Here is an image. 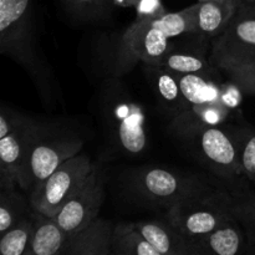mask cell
I'll return each instance as SVG.
<instances>
[{
  "instance_id": "cell-1",
  "label": "cell",
  "mask_w": 255,
  "mask_h": 255,
  "mask_svg": "<svg viewBox=\"0 0 255 255\" xmlns=\"http://www.w3.org/2000/svg\"><path fill=\"white\" fill-rule=\"evenodd\" d=\"M171 128L214 174L224 179H236L242 176L238 146L233 132L222 126L204 124L189 111L172 117Z\"/></svg>"
},
{
  "instance_id": "cell-2",
  "label": "cell",
  "mask_w": 255,
  "mask_h": 255,
  "mask_svg": "<svg viewBox=\"0 0 255 255\" xmlns=\"http://www.w3.org/2000/svg\"><path fill=\"white\" fill-rule=\"evenodd\" d=\"M125 181L136 196L154 206L167 209L178 202L214 188V184L193 174L181 173L159 167L134 168L126 173Z\"/></svg>"
},
{
  "instance_id": "cell-3",
  "label": "cell",
  "mask_w": 255,
  "mask_h": 255,
  "mask_svg": "<svg viewBox=\"0 0 255 255\" xmlns=\"http://www.w3.org/2000/svg\"><path fill=\"white\" fill-rule=\"evenodd\" d=\"M233 214L231 192L214 187L169 207L167 221L189 242H194L216 231Z\"/></svg>"
},
{
  "instance_id": "cell-4",
  "label": "cell",
  "mask_w": 255,
  "mask_h": 255,
  "mask_svg": "<svg viewBox=\"0 0 255 255\" xmlns=\"http://www.w3.org/2000/svg\"><path fill=\"white\" fill-rule=\"evenodd\" d=\"M82 144L80 137L51 136L46 127H42L27 151L17 186L29 196L64 162L80 153Z\"/></svg>"
},
{
  "instance_id": "cell-5",
  "label": "cell",
  "mask_w": 255,
  "mask_h": 255,
  "mask_svg": "<svg viewBox=\"0 0 255 255\" xmlns=\"http://www.w3.org/2000/svg\"><path fill=\"white\" fill-rule=\"evenodd\" d=\"M95 166L92 159L81 152L67 159L29 194L32 208L42 216L55 218L87 181Z\"/></svg>"
},
{
  "instance_id": "cell-6",
  "label": "cell",
  "mask_w": 255,
  "mask_h": 255,
  "mask_svg": "<svg viewBox=\"0 0 255 255\" xmlns=\"http://www.w3.org/2000/svg\"><path fill=\"white\" fill-rule=\"evenodd\" d=\"M32 0H0V52L32 72Z\"/></svg>"
},
{
  "instance_id": "cell-7",
  "label": "cell",
  "mask_w": 255,
  "mask_h": 255,
  "mask_svg": "<svg viewBox=\"0 0 255 255\" xmlns=\"http://www.w3.org/2000/svg\"><path fill=\"white\" fill-rule=\"evenodd\" d=\"M105 112L110 134L117 148L128 156L143 153L148 144V136L146 115L141 105L116 91L114 96H110Z\"/></svg>"
},
{
  "instance_id": "cell-8",
  "label": "cell",
  "mask_w": 255,
  "mask_h": 255,
  "mask_svg": "<svg viewBox=\"0 0 255 255\" xmlns=\"http://www.w3.org/2000/svg\"><path fill=\"white\" fill-rule=\"evenodd\" d=\"M104 198L105 174L96 164L87 181L52 219L71 238L99 218Z\"/></svg>"
},
{
  "instance_id": "cell-9",
  "label": "cell",
  "mask_w": 255,
  "mask_h": 255,
  "mask_svg": "<svg viewBox=\"0 0 255 255\" xmlns=\"http://www.w3.org/2000/svg\"><path fill=\"white\" fill-rule=\"evenodd\" d=\"M255 59V4L241 2L222 35L213 39L211 61Z\"/></svg>"
},
{
  "instance_id": "cell-10",
  "label": "cell",
  "mask_w": 255,
  "mask_h": 255,
  "mask_svg": "<svg viewBox=\"0 0 255 255\" xmlns=\"http://www.w3.org/2000/svg\"><path fill=\"white\" fill-rule=\"evenodd\" d=\"M41 128V125L25 117L16 128L0 137V189L16 188L25 157Z\"/></svg>"
},
{
  "instance_id": "cell-11",
  "label": "cell",
  "mask_w": 255,
  "mask_h": 255,
  "mask_svg": "<svg viewBox=\"0 0 255 255\" xmlns=\"http://www.w3.org/2000/svg\"><path fill=\"white\" fill-rule=\"evenodd\" d=\"M124 47L144 65H156L172 50L171 39L149 20H134L125 34Z\"/></svg>"
},
{
  "instance_id": "cell-12",
  "label": "cell",
  "mask_w": 255,
  "mask_h": 255,
  "mask_svg": "<svg viewBox=\"0 0 255 255\" xmlns=\"http://www.w3.org/2000/svg\"><path fill=\"white\" fill-rule=\"evenodd\" d=\"M191 243L199 255H251L248 232L236 214L214 232Z\"/></svg>"
},
{
  "instance_id": "cell-13",
  "label": "cell",
  "mask_w": 255,
  "mask_h": 255,
  "mask_svg": "<svg viewBox=\"0 0 255 255\" xmlns=\"http://www.w3.org/2000/svg\"><path fill=\"white\" fill-rule=\"evenodd\" d=\"M162 255H192L193 246L168 221H142L131 223Z\"/></svg>"
},
{
  "instance_id": "cell-14",
  "label": "cell",
  "mask_w": 255,
  "mask_h": 255,
  "mask_svg": "<svg viewBox=\"0 0 255 255\" xmlns=\"http://www.w3.org/2000/svg\"><path fill=\"white\" fill-rule=\"evenodd\" d=\"M114 231L111 221L99 217L91 226L69 238L62 255H110Z\"/></svg>"
},
{
  "instance_id": "cell-15",
  "label": "cell",
  "mask_w": 255,
  "mask_h": 255,
  "mask_svg": "<svg viewBox=\"0 0 255 255\" xmlns=\"http://www.w3.org/2000/svg\"><path fill=\"white\" fill-rule=\"evenodd\" d=\"M146 66V74L159 105L171 115L177 116L187 111V105L179 84V74L158 66Z\"/></svg>"
},
{
  "instance_id": "cell-16",
  "label": "cell",
  "mask_w": 255,
  "mask_h": 255,
  "mask_svg": "<svg viewBox=\"0 0 255 255\" xmlns=\"http://www.w3.org/2000/svg\"><path fill=\"white\" fill-rule=\"evenodd\" d=\"M239 0H207L197 2V34L212 40L224 32L236 14Z\"/></svg>"
},
{
  "instance_id": "cell-17",
  "label": "cell",
  "mask_w": 255,
  "mask_h": 255,
  "mask_svg": "<svg viewBox=\"0 0 255 255\" xmlns=\"http://www.w3.org/2000/svg\"><path fill=\"white\" fill-rule=\"evenodd\" d=\"M34 232L24 255H62L69 237L49 217L34 209Z\"/></svg>"
},
{
  "instance_id": "cell-18",
  "label": "cell",
  "mask_w": 255,
  "mask_h": 255,
  "mask_svg": "<svg viewBox=\"0 0 255 255\" xmlns=\"http://www.w3.org/2000/svg\"><path fill=\"white\" fill-rule=\"evenodd\" d=\"M179 84L187 105V111L199 105H223L224 84L217 82L212 75H179Z\"/></svg>"
},
{
  "instance_id": "cell-19",
  "label": "cell",
  "mask_w": 255,
  "mask_h": 255,
  "mask_svg": "<svg viewBox=\"0 0 255 255\" xmlns=\"http://www.w3.org/2000/svg\"><path fill=\"white\" fill-rule=\"evenodd\" d=\"M32 211L29 196L19 193L16 188L0 189V236L30 216Z\"/></svg>"
},
{
  "instance_id": "cell-20",
  "label": "cell",
  "mask_w": 255,
  "mask_h": 255,
  "mask_svg": "<svg viewBox=\"0 0 255 255\" xmlns=\"http://www.w3.org/2000/svg\"><path fill=\"white\" fill-rule=\"evenodd\" d=\"M112 249L122 255H162L131 223L115 226Z\"/></svg>"
},
{
  "instance_id": "cell-21",
  "label": "cell",
  "mask_w": 255,
  "mask_h": 255,
  "mask_svg": "<svg viewBox=\"0 0 255 255\" xmlns=\"http://www.w3.org/2000/svg\"><path fill=\"white\" fill-rule=\"evenodd\" d=\"M149 66L164 67L167 70L177 72L179 75L187 74H201V75H212L214 64L208 62L201 55L193 54V52L186 51H171L156 65Z\"/></svg>"
},
{
  "instance_id": "cell-22",
  "label": "cell",
  "mask_w": 255,
  "mask_h": 255,
  "mask_svg": "<svg viewBox=\"0 0 255 255\" xmlns=\"http://www.w3.org/2000/svg\"><path fill=\"white\" fill-rule=\"evenodd\" d=\"M197 4L191 5L181 11L166 12L164 15L149 21L164 32L169 39H174L183 34H197Z\"/></svg>"
},
{
  "instance_id": "cell-23",
  "label": "cell",
  "mask_w": 255,
  "mask_h": 255,
  "mask_svg": "<svg viewBox=\"0 0 255 255\" xmlns=\"http://www.w3.org/2000/svg\"><path fill=\"white\" fill-rule=\"evenodd\" d=\"M34 212V211H32ZM34 232V216L25 217L15 227L1 234L0 255H24Z\"/></svg>"
},
{
  "instance_id": "cell-24",
  "label": "cell",
  "mask_w": 255,
  "mask_h": 255,
  "mask_svg": "<svg viewBox=\"0 0 255 255\" xmlns=\"http://www.w3.org/2000/svg\"><path fill=\"white\" fill-rule=\"evenodd\" d=\"M217 69L227 75L231 81L238 85L246 94L255 95V59L241 60V61L213 62Z\"/></svg>"
},
{
  "instance_id": "cell-25",
  "label": "cell",
  "mask_w": 255,
  "mask_h": 255,
  "mask_svg": "<svg viewBox=\"0 0 255 255\" xmlns=\"http://www.w3.org/2000/svg\"><path fill=\"white\" fill-rule=\"evenodd\" d=\"M233 134L238 146L242 176L255 183V129L252 127H237Z\"/></svg>"
},
{
  "instance_id": "cell-26",
  "label": "cell",
  "mask_w": 255,
  "mask_h": 255,
  "mask_svg": "<svg viewBox=\"0 0 255 255\" xmlns=\"http://www.w3.org/2000/svg\"><path fill=\"white\" fill-rule=\"evenodd\" d=\"M70 14L84 19L102 17L109 12L112 0H62Z\"/></svg>"
},
{
  "instance_id": "cell-27",
  "label": "cell",
  "mask_w": 255,
  "mask_h": 255,
  "mask_svg": "<svg viewBox=\"0 0 255 255\" xmlns=\"http://www.w3.org/2000/svg\"><path fill=\"white\" fill-rule=\"evenodd\" d=\"M231 193L233 197V211L237 218L255 228V191L234 189Z\"/></svg>"
},
{
  "instance_id": "cell-28",
  "label": "cell",
  "mask_w": 255,
  "mask_h": 255,
  "mask_svg": "<svg viewBox=\"0 0 255 255\" xmlns=\"http://www.w3.org/2000/svg\"><path fill=\"white\" fill-rule=\"evenodd\" d=\"M188 111L196 115L204 124L216 125V126H222L232 115L231 110L221 104L199 105V106L192 107Z\"/></svg>"
},
{
  "instance_id": "cell-29",
  "label": "cell",
  "mask_w": 255,
  "mask_h": 255,
  "mask_svg": "<svg viewBox=\"0 0 255 255\" xmlns=\"http://www.w3.org/2000/svg\"><path fill=\"white\" fill-rule=\"evenodd\" d=\"M161 0H139L136 5V20H149L166 14Z\"/></svg>"
},
{
  "instance_id": "cell-30",
  "label": "cell",
  "mask_w": 255,
  "mask_h": 255,
  "mask_svg": "<svg viewBox=\"0 0 255 255\" xmlns=\"http://www.w3.org/2000/svg\"><path fill=\"white\" fill-rule=\"evenodd\" d=\"M243 224L246 226L247 232H248V236H249V243H251V255H255V228L253 226H251V224L244 223V222H243Z\"/></svg>"
},
{
  "instance_id": "cell-31",
  "label": "cell",
  "mask_w": 255,
  "mask_h": 255,
  "mask_svg": "<svg viewBox=\"0 0 255 255\" xmlns=\"http://www.w3.org/2000/svg\"><path fill=\"white\" fill-rule=\"evenodd\" d=\"M139 0H112L115 5L117 6H121V7H136V5L138 4Z\"/></svg>"
},
{
  "instance_id": "cell-32",
  "label": "cell",
  "mask_w": 255,
  "mask_h": 255,
  "mask_svg": "<svg viewBox=\"0 0 255 255\" xmlns=\"http://www.w3.org/2000/svg\"><path fill=\"white\" fill-rule=\"evenodd\" d=\"M241 2H252V4H255V0H239Z\"/></svg>"
},
{
  "instance_id": "cell-33",
  "label": "cell",
  "mask_w": 255,
  "mask_h": 255,
  "mask_svg": "<svg viewBox=\"0 0 255 255\" xmlns=\"http://www.w3.org/2000/svg\"><path fill=\"white\" fill-rule=\"evenodd\" d=\"M110 255H122L121 253H119V252H116V251H114V249H112V252L111 253H110Z\"/></svg>"
},
{
  "instance_id": "cell-34",
  "label": "cell",
  "mask_w": 255,
  "mask_h": 255,
  "mask_svg": "<svg viewBox=\"0 0 255 255\" xmlns=\"http://www.w3.org/2000/svg\"><path fill=\"white\" fill-rule=\"evenodd\" d=\"M192 255H199L198 253H197V252L196 251H194V249H193V254H192Z\"/></svg>"
},
{
  "instance_id": "cell-35",
  "label": "cell",
  "mask_w": 255,
  "mask_h": 255,
  "mask_svg": "<svg viewBox=\"0 0 255 255\" xmlns=\"http://www.w3.org/2000/svg\"><path fill=\"white\" fill-rule=\"evenodd\" d=\"M198 1H207V0H198Z\"/></svg>"
}]
</instances>
